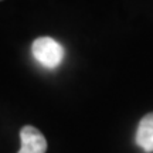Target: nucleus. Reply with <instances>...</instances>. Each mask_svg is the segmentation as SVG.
I'll return each instance as SVG.
<instances>
[{
	"label": "nucleus",
	"mask_w": 153,
	"mask_h": 153,
	"mask_svg": "<svg viewBox=\"0 0 153 153\" xmlns=\"http://www.w3.org/2000/svg\"><path fill=\"white\" fill-rule=\"evenodd\" d=\"M34 58L47 68H55L64 60V48L51 37H40L31 45Z\"/></svg>",
	"instance_id": "nucleus-1"
},
{
	"label": "nucleus",
	"mask_w": 153,
	"mask_h": 153,
	"mask_svg": "<svg viewBox=\"0 0 153 153\" xmlns=\"http://www.w3.org/2000/svg\"><path fill=\"white\" fill-rule=\"evenodd\" d=\"M22 148L17 153H45L47 140L37 128L31 125H26L20 131Z\"/></svg>",
	"instance_id": "nucleus-2"
},
{
	"label": "nucleus",
	"mask_w": 153,
	"mask_h": 153,
	"mask_svg": "<svg viewBox=\"0 0 153 153\" xmlns=\"http://www.w3.org/2000/svg\"><path fill=\"white\" fill-rule=\"evenodd\" d=\"M135 140L145 153H153V112L145 115L140 119Z\"/></svg>",
	"instance_id": "nucleus-3"
}]
</instances>
